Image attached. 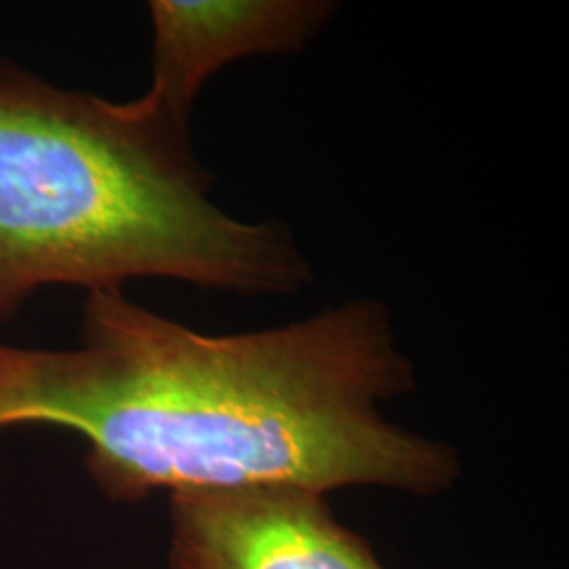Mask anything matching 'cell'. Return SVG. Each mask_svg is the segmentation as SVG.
<instances>
[{
	"label": "cell",
	"mask_w": 569,
	"mask_h": 569,
	"mask_svg": "<svg viewBox=\"0 0 569 569\" xmlns=\"http://www.w3.org/2000/svg\"><path fill=\"white\" fill-rule=\"evenodd\" d=\"M413 387L387 308L352 300L300 323L204 336L89 291L81 345L0 342V430L51 425L89 443L103 493L140 502L176 493L287 486L439 493L458 456L385 418Z\"/></svg>",
	"instance_id": "obj_1"
},
{
	"label": "cell",
	"mask_w": 569,
	"mask_h": 569,
	"mask_svg": "<svg viewBox=\"0 0 569 569\" xmlns=\"http://www.w3.org/2000/svg\"><path fill=\"white\" fill-rule=\"evenodd\" d=\"M133 279L287 296L310 270L287 228L209 199L188 131L0 61V323L42 284Z\"/></svg>",
	"instance_id": "obj_2"
},
{
	"label": "cell",
	"mask_w": 569,
	"mask_h": 569,
	"mask_svg": "<svg viewBox=\"0 0 569 569\" xmlns=\"http://www.w3.org/2000/svg\"><path fill=\"white\" fill-rule=\"evenodd\" d=\"M169 569H387L312 489L171 496Z\"/></svg>",
	"instance_id": "obj_3"
},
{
	"label": "cell",
	"mask_w": 569,
	"mask_h": 569,
	"mask_svg": "<svg viewBox=\"0 0 569 569\" xmlns=\"http://www.w3.org/2000/svg\"><path fill=\"white\" fill-rule=\"evenodd\" d=\"M336 11L323 0H154L152 84L133 103L188 131L192 103L220 68L305 47Z\"/></svg>",
	"instance_id": "obj_4"
}]
</instances>
